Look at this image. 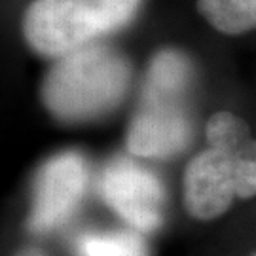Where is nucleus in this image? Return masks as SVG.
<instances>
[{"instance_id": "1", "label": "nucleus", "mask_w": 256, "mask_h": 256, "mask_svg": "<svg viewBox=\"0 0 256 256\" xmlns=\"http://www.w3.org/2000/svg\"><path fill=\"white\" fill-rule=\"evenodd\" d=\"M194 82L190 59L164 50L148 66L146 82L128 129V150L140 158H171L192 142L188 97Z\"/></svg>"}, {"instance_id": "2", "label": "nucleus", "mask_w": 256, "mask_h": 256, "mask_svg": "<svg viewBox=\"0 0 256 256\" xmlns=\"http://www.w3.org/2000/svg\"><path fill=\"white\" fill-rule=\"evenodd\" d=\"M131 66L106 46H84L63 55L46 74L40 95L52 116L66 124L102 118L126 99Z\"/></svg>"}, {"instance_id": "3", "label": "nucleus", "mask_w": 256, "mask_h": 256, "mask_svg": "<svg viewBox=\"0 0 256 256\" xmlns=\"http://www.w3.org/2000/svg\"><path fill=\"white\" fill-rule=\"evenodd\" d=\"M140 0H34L23 16V36L36 54L63 57L128 25Z\"/></svg>"}, {"instance_id": "4", "label": "nucleus", "mask_w": 256, "mask_h": 256, "mask_svg": "<svg viewBox=\"0 0 256 256\" xmlns=\"http://www.w3.org/2000/svg\"><path fill=\"white\" fill-rule=\"evenodd\" d=\"M88 188V164L76 152H61L40 167L27 228L46 234L63 226L80 207Z\"/></svg>"}, {"instance_id": "5", "label": "nucleus", "mask_w": 256, "mask_h": 256, "mask_svg": "<svg viewBox=\"0 0 256 256\" xmlns=\"http://www.w3.org/2000/svg\"><path fill=\"white\" fill-rule=\"evenodd\" d=\"M104 203L138 232H152L164 220L165 188L162 180L129 160L110 162L101 174Z\"/></svg>"}, {"instance_id": "6", "label": "nucleus", "mask_w": 256, "mask_h": 256, "mask_svg": "<svg viewBox=\"0 0 256 256\" xmlns=\"http://www.w3.org/2000/svg\"><path fill=\"white\" fill-rule=\"evenodd\" d=\"M236 198V150L224 152L209 146L188 164L184 207L194 218H216L230 209Z\"/></svg>"}, {"instance_id": "7", "label": "nucleus", "mask_w": 256, "mask_h": 256, "mask_svg": "<svg viewBox=\"0 0 256 256\" xmlns=\"http://www.w3.org/2000/svg\"><path fill=\"white\" fill-rule=\"evenodd\" d=\"M198 10L224 34H243L256 28V0H198Z\"/></svg>"}, {"instance_id": "8", "label": "nucleus", "mask_w": 256, "mask_h": 256, "mask_svg": "<svg viewBox=\"0 0 256 256\" xmlns=\"http://www.w3.org/2000/svg\"><path fill=\"white\" fill-rule=\"evenodd\" d=\"M80 256H146V245L133 232L86 234L78 239Z\"/></svg>"}, {"instance_id": "9", "label": "nucleus", "mask_w": 256, "mask_h": 256, "mask_svg": "<svg viewBox=\"0 0 256 256\" xmlns=\"http://www.w3.org/2000/svg\"><path fill=\"white\" fill-rule=\"evenodd\" d=\"M205 137L210 148L234 152L239 146H243L247 140H250V133L245 120H241L228 110H220L214 112L207 122Z\"/></svg>"}, {"instance_id": "10", "label": "nucleus", "mask_w": 256, "mask_h": 256, "mask_svg": "<svg viewBox=\"0 0 256 256\" xmlns=\"http://www.w3.org/2000/svg\"><path fill=\"white\" fill-rule=\"evenodd\" d=\"M236 192L241 200L256 196V138L236 150Z\"/></svg>"}, {"instance_id": "11", "label": "nucleus", "mask_w": 256, "mask_h": 256, "mask_svg": "<svg viewBox=\"0 0 256 256\" xmlns=\"http://www.w3.org/2000/svg\"><path fill=\"white\" fill-rule=\"evenodd\" d=\"M16 256H48V254H46V252H42L40 248L27 247V248H23V250H19Z\"/></svg>"}, {"instance_id": "12", "label": "nucleus", "mask_w": 256, "mask_h": 256, "mask_svg": "<svg viewBox=\"0 0 256 256\" xmlns=\"http://www.w3.org/2000/svg\"><path fill=\"white\" fill-rule=\"evenodd\" d=\"M252 256H256V252H254V254H252Z\"/></svg>"}]
</instances>
